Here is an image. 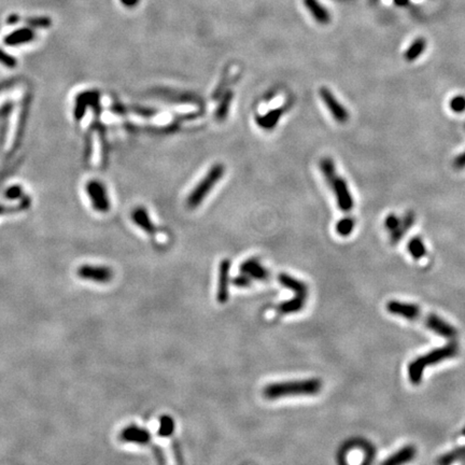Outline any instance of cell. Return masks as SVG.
Returning a JSON list of instances; mask_svg holds the SVG:
<instances>
[{"label": "cell", "instance_id": "1", "mask_svg": "<svg viewBox=\"0 0 465 465\" xmlns=\"http://www.w3.org/2000/svg\"><path fill=\"white\" fill-rule=\"evenodd\" d=\"M386 308L388 313L391 315L402 317L409 321L422 323L429 331L434 332L444 338L453 339L458 336V329L451 325L450 323L446 322L440 317L434 314L422 313L421 309L415 304L390 301L387 303Z\"/></svg>", "mask_w": 465, "mask_h": 465}, {"label": "cell", "instance_id": "2", "mask_svg": "<svg viewBox=\"0 0 465 465\" xmlns=\"http://www.w3.org/2000/svg\"><path fill=\"white\" fill-rule=\"evenodd\" d=\"M322 389V381L318 378L293 380L269 384L263 389L267 399H279L293 395H316Z\"/></svg>", "mask_w": 465, "mask_h": 465}, {"label": "cell", "instance_id": "3", "mask_svg": "<svg viewBox=\"0 0 465 465\" xmlns=\"http://www.w3.org/2000/svg\"><path fill=\"white\" fill-rule=\"evenodd\" d=\"M460 351V347L456 341L447 344L440 348H436L432 351L428 352L427 355L418 357L414 361H411L408 365V378L411 384L417 386L422 381L423 373L428 366L438 364L448 358H452L458 356Z\"/></svg>", "mask_w": 465, "mask_h": 465}, {"label": "cell", "instance_id": "4", "mask_svg": "<svg viewBox=\"0 0 465 465\" xmlns=\"http://www.w3.org/2000/svg\"><path fill=\"white\" fill-rule=\"evenodd\" d=\"M225 174V167L222 164L217 163L211 167L208 173L201 180V182L194 187V190L187 197V207L194 209L201 205L206 196L214 189V186L219 182Z\"/></svg>", "mask_w": 465, "mask_h": 465}, {"label": "cell", "instance_id": "5", "mask_svg": "<svg viewBox=\"0 0 465 465\" xmlns=\"http://www.w3.org/2000/svg\"><path fill=\"white\" fill-rule=\"evenodd\" d=\"M76 276L82 280L96 282V284H109L113 279L114 272L108 266L86 264L78 268Z\"/></svg>", "mask_w": 465, "mask_h": 465}, {"label": "cell", "instance_id": "6", "mask_svg": "<svg viewBox=\"0 0 465 465\" xmlns=\"http://www.w3.org/2000/svg\"><path fill=\"white\" fill-rule=\"evenodd\" d=\"M329 186L332 187V190L336 196V201L337 205L341 211L344 213H348L352 208L353 205H355V202H353V198L351 193L349 191V186L347 184V181L341 178L340 176L336 175L334 178L327 182Z\"/></svg>", "mask_w": 465, "mask_h": 465}, {"label": "cell", "instance_id": "7", "mask_svg": "<svg viewBox=\"0 0 465 465\" xmlns=\"http://www.w3.org/2000/svg\"><path fill=\"white\" fill-rule=\"evenodd\" d=\"M320 97L326 106V108L329 110V113L332 114L334 120L339 124H345L349 120V112L348 110L340 104L338 99L335 97L334 94L328 90L327 87L320 88Z\"/></svg>", "mask_w": 465, "mask_h": 465}, {"label": "cell", "instance_id": "8", "mask_svg": "<svg viewBox=\"0 0 465 465\" xmlns=\"http://www.w3.org/2000/svg\"><path fill=\"white\" fill-rule=\"evenodd\" d=\"M119 438L123 443L136 444L140 446H148L152 443V435L149 429L136 425L126 427L121 432Z\"/></svg>", "mask_w": 465, "mask_h": 465}, {"label": "cell", "instance_id": "9", "mask_svg": "<svg viewBox=\"0 0 465 465\" xmlns=\"http://www.w3.org/2000/svg\"><path fill=\"white\" fill-rule=\"evenodd\" d=\"M87 193L91 197L94 208L101 213H107L110 208V204L104 185L98 181H92L87 184Z\"/></svg>", "mask_w": 465, "mask_h": 465}, {"label": "cell", "instance_id": "10", "mask_svg": "<svg viewBox=\"0 0 465 465\" xmlns=\"http://www.w3.org/2000/svg\"><path fill=\"white\" fill-rule=\"evenodd\" d=\"M229 270H231V261L224 258L220 263L219 280H217L216 299L220 304H225L228 301V286H229Z\"/></svg>", "mask_w": 465, "mask_h": 465}, {"label": "cell", "instance_id": "11", "mask_svg": "<svg viewBox=\"0 0 465 465\" xmlns=\"http://www.w3.org/2000/svg\"><path fill=\"white\" fill-rule=\"evenodd\" d=\"M240 272L250 276L252 279L265 281L268 279L269 273L256 258H249L240 265Z\"/></svg>", "mask_w": 465, "mask_h": 465}, {"label": "cell", "instance_id": "12", "mask_svg": "<svg viewBox=\"0 0 465 465\" xmlns=\"http://www.w3.org/2000/svg\"><path fill=\"white\" fill-rule=\"evenodd\" d=\"M278 281L280 282V285L282 286H285V287H286V289H289V290H291V291H293L294 293H295V295L307 297V295H308V286H307V285L305 284V282L298 280L296 278H294V277L287 275V274H284V273L279 274Z\"/></svg>", "mask_w": 465, "mask_h": 465}, {"label": "cell", "instance_id": "13", "mask_svg": "<svg viewBox=\"0 0 465 465\" xmlns=\"http://www.w3.org/2000/svg\"><path fill=\"white\" fill-rule=\"evenodd\" d=\"M415 221H416V215L414 213L409 211V213L405 215V216L401 220V223H399L397 228L394 229L393 232H391L390 243L392 246H395L399 243V241H401V239L405 236L406 233H407L411 228V226L415 224Z\"/></svg>", "mask_w": 465, "mask_h": 465}, {"label": "cell", "instance_id": "14", "mask_svg": "<svg viewBox=\"0 0 465 465\" xmlns=\"http://www.w3.org/2000/svg\"><path fill=\"white\" fill-rule=\"evenodd\" d=\"M417 453V449L415 446H405L402 449H399L395 453H393L392 456H390L387 460L384 461V464L386 465H398V464H403V463H407L409 461L413 460Z\"/></svg>", "mask_w": 465, "mask_h": 465}, {"label": "cell", "instance_id": "15", "mask_svg": "<svg viewBox=\"0 0 465 465\" xmlns=\"http://www.w3.org/2000/svg\"><path fill=\"white\" fill-rule=\"evenodd\" d=\"M304 3L318 23H320V24H327V23L331 21L329 12L318 1V0H304Z\"/></svg>", "mask_w": 465, "mask_h": 465}, {"label": "cell", "instance_id": "16", "mask_svg": "<svg viewBox=\"0 0 465 465\" xmlns=\"http://www.w3.org/2000/svg\"><path fill=\"white\" fill-rule=\"evenodd\" d=\"M306 298L307 297L295 295L291 299L282 302L277 306V313L280 315H290L298 313V311H301L305 307Z\"/></svg>", "mask_w": 465, "mask_h": 465}, {"label": "cell", "instance_id": "17", "mask_svg": "<svg viewBox=\"0 0 465 465\" xmlns=\"http://www.w3.org/2000/svg\"><path fill=\"white\" fill-rule=\"evenodd\" d=\"M282 114H284V112H282V109L270 110L266 114L257 116L256 123L258 126L265 129V131H272V129L278 124V122L280 120V117L282 116Z\"/></svg>", "mask_w": 465, "mask_h": 465}, {"label": "cell", "instance_id": "18", "mask_svg": "<svg viewBox=\"0 0 465 465\" xmlns=\"http://www.w3.org/2000/svg\"><path fill=\"white\" fill-rule=\"evenodd\" d=\"M34 39V33L32 29L29 28H21L19 31H15L13 33H11L8 35L7 37L4 38V43L7 45H20L23 43L29 42Z\"/></svg>", "mask_w": 465, "mask_h": 465}, {"label": "cell", "instance_id": "19", "mask_svg": "<svg viewBox=\"0 0 465 465\" xmlns=\"http://www.w3.org/2000/svg\"><path fill=\"white\" fill-rule=\"evenodd\" d=\"M133 220L140 228H143L145 233H148L149 235L156 234V227L150 220L148 213H146L144 209L137 208L135 210L133 213Z\"/></svg>", "mask_w": 465, "mask_h": 465}, {"label": "cell", "instance_id": "20", "mask_svg": "<svg viewBox=\"0 0 465 465\" xmlns=\"http://www.w3.org/2000/svg\"><path fill=\"white\" fill-rule=\"evenodd\" d=\"M407 249L409 254L413 256L415 260H421L422 257H425L427 255V248L425 246V243L420 237H413L407 245Z\"/></svg>", "mask_w": 465, "mask_h": 465}, {"label": "cell", "instance_id": "21", "mask_svg": "<svg viewBox=\"0 0 465 465\" xmlns=\"http://www.w3.org/2000/svg\"><path fill=\"white\" fill-rule=\"evenodd\" d=\"M427 48V41L423 38H418L415 40L405 53V60L407 62H414L419 57Z\"/></svg>", "mask_w": 465, "mask_h": 465}, {"label": "cell", "instance_id": "22", "mask_svg": "<svg viewBox=\"0 0 465 465\" xmlns=\"http://www.w3.org/2000/svg\"><path fill=\"white\" fill-rule=\"evenodd\" d=\"M175 420L173 417L168 415L162 416L160 419V428H158L157 434L161 437H170L174 435L175 432Z\"/></svg>", "mask_w": 465, "mask_h": 465}, {"label": "cell", "instance_id": "23", "mask_svg": "<svg viewBox=\"0 0 465 465\" xmlns=\"http://www.w3.org/2000/svg\"><path fill=\"white\" fill-rule=\"evenodd\" d=\"M456 461H465V446L460 447V448H457L455 450H452L446 455L441 456L438 460L437 463L439 464H450Z\"/></svg>", "mask_w": 465, "mask_h": 465}, {"label": "cell", "instance_id": "24", "mask_svg": "<svg viewBox=\"0 0 465 465\" xmlns=\"http://www.w3.org/2000/svg\"><path fill=\"white\" fill-rule=\"evenodd\" d=\"M356 227V220L353 217L347 216L337 222L336 232L341 237H348L352 234Z\"/></svg>", "mask_w": 465, "mask_h": 465}, {"label": "cell", "instance_id": "25", "mask_svg": "<svg viewBox=\"0 0 465 465\" xmlns=\"http://www.w3.org/2000/svg\"><path fill=\"white\" fill-rule=\"evenodd\" d=\"M320 168H321V172H322L323 176H324L326 182L331 181L334 178V177L337 175L335 164H334L332 158H329V157L322 158L321 162H320Z\"/></svg>", "mask_w": 465, "mask_h": 465}, {"label": "cell", "instance_id": "26", "mask_svg": "<svg viewBox=\"0 0 465 465\" xmlns=\"http://www.w3.org/2000/svg\"><path fill=\"white\" fill-rule=\"evenodd\" d=\"M232 99H233L232 92H227L224 95V98H223L222 103L220 104V106L216 109L215 115H216L217 120L221 121L223 119H225L227 113H228V109H229V106H231Z\"/></svg>", "mask_w": 465, "mask_h": 465}, {"label": "cell", "instance_id": "27", "mask_svg": "<svg viewBox=\"0 0 465 465\" xmlns=\"http://www.w3.org/2000/svg\"><path fill=\"white\" fill-rule=\"evenodd\" d=\"M450 108L456 113H462L465 110V96L459 95L453 97L450 102Z\"/></svg>", "mask_w": 465, "mask_h": 465}, {"label": "cell", "instance_id": "28", "mask_svg": "<svg viewBox=\"0 0 465 465\" xmlns=\"http://www.w3.org/2000/svg\"><path fill=\"white\" fill-rule=\"evenodd\" d=\"M252 278L250 276L241 273L233 279V285L238 287H249L252 285Z\"/></svg>", "mask_w": 465, "mask_h": 465}, {"label": "cell", "instance_id": "29", "mask_svg": "<svg viewBox=\"0 0 465 465\" xmlns=\"http://www.w3.org/2000/svg\"><path fill=\"white\" fill-rule=\"evenodd\" d=\"M27 24L32 27L46 28L51 25V20L48 17H32L27 20Z\"/></svg>", "mask_w": 465, "mask_h": 465}, {"label": "cell", "instance_id": "30", "mask_svg": "<svg viewBox=\"0 0 465 465\" xmlns=\"http://www.w3.org/2000/svg\"><path fill=\"white\" fill-rule=\"evenodd\" d=\"M399 223H401V219H398V217L395 215H389L387 217H386V220H385V226L387 229H389L390 232H393L394 229H396L397 226L399 225Z\"/></svg>", "mask_w": 465, "mask_h": 465}, {"label": "cell", "instance_id": "31", "mask_svg": "<svg viewBox=\"0 0 465 465\" xmlns=\"http://www.w3.org/2000/svg\"><path fill=\"white\" fill-rule=\"evenodd\" d=\"M172 447H173V452H174V456L176 458V461L178 463H180V464H183L184 459H183V455H182L181 445H180L179 441L174 440L173 444H172Z\"/></svg>", "mask_w": 465, "mask_h": 465}, {"label": "cell", "instance_id": "32", "mask_svg": "<svg viewBox=\"0 0 465 465\" xmlns=\"http://www.w3.org/2000/svg\"><path fill=\"white\" fill-rule=\"evenodd\" d=\"M151 449L153 451V455H154L155 459H156V461L160 463V464H164V463H166V459H165V453L163 451V449L161 448V446H158V445H151Z\"/></svg>", "mask_w": 465, "mask_h": 465}, {"label": "cell", "instance_id": "33", "mask_svg": "<svg viewBox=\"0 0 465 465\" xmlns=\"http://www.w3.org/2000/svg\"><path fill=\"white\" fill-rule=\"evenodd\" d=\"M0 63L3 64L4 66H8V67H14L15 66V60L12 57V56H10L9 54H7V53H5L4 51H2L1 49H0Z\"/></svg>", "mask_w": 465, "mask_h": 465}, {"label": "cell", "instance_id": "34", "mask_svg": "<svg viewBox=\"0 0 465 465\" xmlns=\"http://www.w3.org/2000/svg\"><path fill=\"white\" fill-rule=\"evenodd\" d=\"M453 167L456 169L465 168V151L462 152L458 157H456V160L453 161Z\"/></svg>", "mask_w": 465, "mask_h": 465}, {"label": "cell", "instance_id": "35", "mask_svg": "<svg viewBox=\"0 0 465 465\" xmlns=\"http://www.w3.org/2000/svg\"><path fill=\"white\" fill-rule=\"evenodd\" d=\"M7 196L11 199H13V198H16V197H19L20 196V194H21V189L19 186H13V187H10V189L7 191Z\"/></svg>", "mask_w": 465, "mask_h": 465}, {"label": "cell", "instance_id": "36", "mask_svg": "<svg viewBox=\"0 0 465 465\" xmlns=\"http://www.w3.org/2000/svg\"><path fill=\"white\" fill-rule=\"evenodd\" d=\"M139 0H121V2L126 5V7H134L135 4L138 3Z\"/></svg>", "mask_w": 465, "mask_h": 465}, {"label": "cell", "instance_id": "37", "mask_svg": "<svg viewBox=\"0 0 465 465\" xmlns=\"http://www.w3.org/2000/svg\"><path fill=\"white\" fill-rule=\"evenodd\" d=\"M393 1L397 5V7H405V5L408 4L409 0H393Z\"/></svg>", "mask_w": 465, "mask_h": 465}, {"label": "cell", "instance_id": "38", "mask_svg": "<svg viewBox=\"0 0 465 465\" xmlns=\"http://www.w3.org/2000/svg\"><path fill=\"white\" fill-rule=\"evenodd\" d=\"M464 128H465V124H464Z\"/></svg>", "mask_w": 465, "mask_h": 465}]
</instances>
